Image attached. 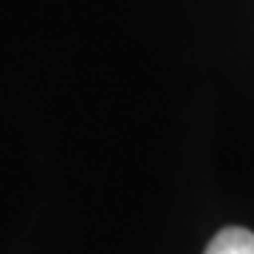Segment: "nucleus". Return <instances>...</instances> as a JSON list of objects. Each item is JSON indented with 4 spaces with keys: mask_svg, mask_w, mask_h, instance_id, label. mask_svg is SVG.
Segmentation results:
<instances>
[{
    "mask_svg": "<svg viewBox=\"0 0 254 254\" xmlns=\"http://www.w3.org/2000/svg\"><path fill=\"white\" fill-rule=\"evenodd\" d=\"M206 254H254V232L240 226L223 229L212 237L206 246Z\"/></svg>",
    "mask_w": 254,
    "mask_h": 254,
    "instance_id": "obj_1",
    "label": "nucleus"
}]
</instances>
